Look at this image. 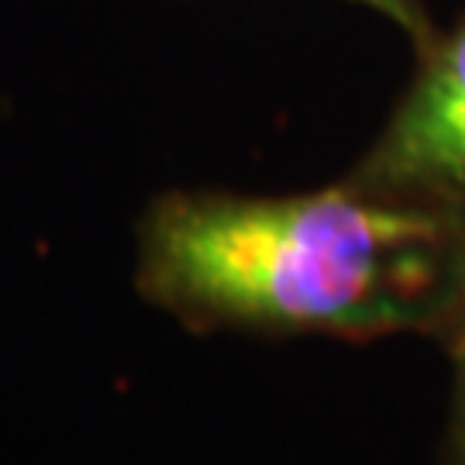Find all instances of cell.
<instances>
[{
	"label": "cell",
	"mask_w": 465,
	"mask_h": 465,
	"mask_svg": "<svg viewBox=\"0 0 465 465\" xmlns=\"http://www.w3.org/2000/svg\"><path fill=\"white\" fill-rule=\"evenodd\" d=\"M134 282L197 331L445 345L465 317V221L351 176L303 193L180 190L142 214Z\"/></svg>",
	"instance_id": "cell-1"
},
{
	"label": "cell",
	"mask_w": 465,
	"mask_h": 465,
	"mask_svg": "<svg viewBox=\"0 0 465 465\" xmlns=\"http://www.w3.org/2000/svg\"><path fill=\"white\" fill-rule=\"evenodd\" d=\"M345 176L465 221V17L417 52L411 86Z\"/></svg>",
	"instance_id": "cell-2"
},
{
	"label": "cell",
	"mask_w": 465,
	"mask_h": 465,
	"mask_svg": "<svg viewBox=\"0 0 465 465\" xmlns=\"http://www.w3.org/2000/svg\"><path fill=\"white\" fill-rule=\"evenodd\" d=\"M441 349L451 362V386L441 445H438V465H465V317Z\"/></svg>",
	"instance_id": "cell-3"
},
{
	"label": "cell",
	"mask_w": 465,
	"mask_h": 465,
	"mask_svg": "<svg viewBox=\"0 0 465 465\" xmlns=\"http://www.w3.org/2000/svg\"><path fill=\"white\" fill-rule=\"evenodd\" d=\"M351 4L369 7L372 15L386 17L397 32H403L407 38H411L414 52H424L434 42V35L441 32V28L431 21V15H428L424 0H351Z\"/></svg>",
	"instance_id": "cell-4"
}]
</instances>
